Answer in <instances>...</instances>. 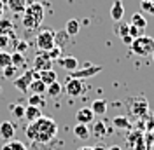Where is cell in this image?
<instances>
[{
    "label": "cell",
    "instance_id": "obj_1",
    "mask_svg": "<svg viewBox=\"0 0 154 150\" xmlns=\"http://www.w3.org/2000/svg\"><path fill=\"white\" fill-rule=\"evenodd\" d=\"M25 133H26L28 140L38 141V143H48V141H51L56 136L58 126H56V122H54V119L42 115L40 119L30 122Z\"/></svg>",
    "mask_w": 154,
    "mask_h": 150
},
{
    "label": "cell",
    "instance_id": "obj_2",
    "mask_svg": "<svg viewBox=\"0 0 154 150\" xmlns=\"http://www.w3.org/2000/svg\"><path fill=\"white\" fill-rule=\"evenodd\" d=\"M42 19H44V7H42V4L33 2V4L26 5V9L23 12V28L37 30L42 23Z\"/></svg>",
    "mask_w": 154,
    "mask_h": 150
},
{
    "label": "cell",
    "instance_id": "obj_3",
    "mask_svg": "<svg viewBox=\"0 0 154 150\" xmlns=\"http://www.w3.org/2000/svg\"><path fill=\"white\" fill-rule=\"evenodd\" d=\"M131 51L137 56H149L154 52V38L149 35H142V37L133 38L131 42Z\"/></svg>",
    "mask_w": 154,
    "mask_h": 150
},
{
    "label": "cell",
    "instance_id": "obj_4",
    "mask_svg": "<svg viewBox=\"0 0 154 150\" xmlns=\"http://www.w3.org/2000/svg\"><path fill=\"white\" fill-rule=\"evenodd\" d=\"M35 46L42 52H48L49 49H53L54 47V32L53 30H48V28L38 32L37 37H35Z\"/></svg>",
    "mask_w": 154,
    "mask_h": 150
},
{
    "label": "cell",
    "instance_id": "obj_5",
    "mask_svg": "<svg viewBox=\"0 0 154 150\" xmlns=\"http://www.w3.org/2000/svg\"><path fill=\"white\" fill-rule=\"evenodd\" d=\"M35 79H38L37 72H35V70H26L25 74L18 75V77L12 80V84H14V87L19 89L21 93H28L30 84H32V80H35Z\"/></svg>",
    "mask_w": 154,
    "mask_h": 150
},
{
    "label": "cell",
    "instance_id": "obj_6",
    "mask_svg": "<svg viewBox=\"0 0 154 150\" xmlns=\"http://www.w3.org/2000/svg\"><path fill=\"white\" fill-rule=\"evenodd\" d=\"M100 72H102V66H93L91 63H84L82 68H77L75 72H70L68 79H79V80H82V79L93 77V75L100 74Z\"/></svg>",
    "mask_w": 154,
    "mask_h": 150
},
{
    "label": "cell",
    "instance_id": "obj_7",
    "mask_svg": "<svg viewBox=\"0 0 154 150\" xmlns=\"http://www.w3.org/2000/svg\"><path fill=\"white\" fill-rule=\"evenodd\" d=\"M32 70H35V72H44V70H53V61L49 59L48 52H38L37 56H35V59H33V68Z\"/></svg>",
    "mask_w": 154,
    "mask_h": 150
},
{
    "label": "cell",
    "instance_id": "obj_8",
    "mask_svg": "<svg viewBox=\"0 0 154 150\" xmlns=\"http://www.w3.org/2000/svg\"><path fill=\"white\" fill-rule=\"evenodd\" d=\"M65 93L68 96H81V94L84 93V82L82 80H79V79H68L67 84H65Z\"/></svg>",
    "mask_w": 154,
    "mask_h": 150
},
{
    "label": "cell",
    "instance_id": "obj_9",
    "mask_svg": "<svg viewBox=\"0 0 154 150\" xmlns=\"http://www.w3.org/2000/svg\"><path fill=\"white\" fill-rule=\"evenodd\" d=\"M14 134H16V128H14L12 122H9V121L0 122V140H4L7 143V141L14 140Z\"/></svg>",
    "mask_w": 154,
    "mask_h": 150
},
{
    "label": "cell",
    "instance_id": "obj_10",
    "mask_svg": "<svg viewBox=\"0 0 154 150\" xmlns=\"http://www.w3.org/2000/svg\"><path fill=\"white\" fill-rule=\"evenodd\" d=\"M75 121H77V124H89V122H93L95 121V113L91 112V108H79L77 110V113H75Z\"/></svg>",
    "mask_w": 154,
    "mask_h": 150
},
{
    "label": "cell",
    "instance_id": "obj_11",
    "mask_svg": "<svg viewBox=\"0 0 154 150\" xmlns=\"http://www.w3.org/2000/svg\"><path fill=\"white\" fill-rule=\"evenodd\" d=\"M125 16V5H123V0H114L112 2V7H110V18L114 21H123Z\"/></svg>",
    "mask_w": 154,
    "mask_h": 150
},
{
    "label": "cell",
    "instance_id": "obj_12",
    "mask_svg": "<svg viewBox=\"0 0 154 150\" xmlns=\"http://www.w3.org/2000/svg\"><path fill=\"white\" fill-rule=\"evenodd\" d=\"M58 61H60V65L63 66V70H67V72H75L79 68V61L74 56H61Z\"/></svg>",
    "mask_w": 154,
    "mask_h": 150
},
{
    "label": "cell",
    "instance_id": "obj_13",
    "mask_svg": "<svg viewBox=\"0 0 154 150\" xmlns=\"http://www.w3.org/2000/svg\"><path fill=\"white\" fill-rule=\"evenodd\" d=\"M40 117H42V112H40L38 106H32V105H26V106H25V119L28 122L37 121Z\"/></svg>",
    "mask_w": 154,
    "mask_h": 150
},
{
    "label": "cell",
    "instance_id": "obj_14",
    "mask_svg": "<svg viewBox=\"0 0 154 150\" xmlns=\"http://www.w3.org/2000/svg\"><path fill=\"white\" fill-rule=\"evenodd\" d=\"M26 5H28V2H26V0H7V7H9L14 14L25 12Z\"/></svg>",
    "mask_w": 154,
    "mask_h": 150
},
{
    "label": "cell",
    "instance_id": "obj_15",
    "mask_svg": "<svg viewBox=\"0 0 154 150\" xmlns=\"http://www.w3.org/2000/svg\"><path fill=\"white\" fill-rule=\"evenodd\" d=\"M131 112H133L135 115H144V113L147 112V101H145L144 96H140V98L135 100L133 106H131Z\"/></svg>",
    "mask_w": 154,
    "mask_h": 150
},
{
    "label": "cell",
    "instance_id": "obj_16",
    "mask_svg": "<svg viewBox=\"0 0 154 150\" xmlns=\"http://www.w3.org/2000/svg\"><path fill=\"white\" fill-rule=\"evenodd\" d=\"M74 134H75L79 140H88L91 136V129L88 128L86 124H75L74 126Z\"/></svg>",
    "mask_w": 154,
    "mask_h": 150
},
{
    "label": "cell",
    "instance_id": "obj_17",
    "mask_svg": "<svg viewBox=\"0 0 154 150\" xmlns=\"http://www.w3.org/2000/svg\"><path fill=\"white\" fill-rule=\"evenodd\" d=\"M38 79L46 86H49V84H53V82L58 80V75L54 70H44V72H38Z\"/></svg>",
    "mask_w": 154,
    "mask_h": 150
},
{
    "label": "cell",
    "instance_id": "obj_18",
    "mask_svg": "<svg viewBox=\"0 0 154 150\" xmlns=\"http://www.w3.org/2000/svg\"><path fill=\"white\" fill-rule=\"evenodd\" d=\"M68 40H70V35H68L65 30H60V32H54V46L61 47L63 49V46H67Z\"/></svg>",
    "mask_w": 154,
    "mask_h": 150
},
{
    "label": "cell",
    "instance_id": "obj_19",
    "mask_svg": "<svg viewBox=\"0 0 154 150\" xmlns=\"http://www.w3.org/2000/svg\"><path fill=\"white\" fill-rule=\"evenodd\" d=\"M46 89H48V86L44 84L40 79L32 80V84L28 87V91H32V94H46Z\"/></svg>",
    "mask_w": 154,
    "mask_h": 150
},
{
    "label": "cell",
    "instance_id": "obj_20",
    "mask_svg": "<svg viewBox=\"0 0 154 150\" xmlns=\"http://www.w3.org/2000/svg\"><path fill=\"white\" fill-rule=\"evenodd\" d=\"M128 30H130V23H125V21H116V25H114V33H116L119 38H123V37H126V35H130V33H128Z\"/></svg>",
    "mask_w": 154,
    "mask_h": 150
},
{
    "label": "cell",
    "instance_id": "obj_21",
    "mask_svg": "<svg viewBox=\"0 0 154 150\" xmlns=\"http://www.w3.org/2000/svg\"><path fill=\"white\" fill-rule=\"evenodd\" d=\"M89 108H91V112L95 115H103L107 112V101L105 100H95Z\"/></svg>",
    "mask_w": 154,
    "mask_h": 150
},
{
    "label": "cell",
    "instance_id": "obj_22",
    "mask_svg": "<svg viewBox=\"0 0 154 150\" xmlns=\"http://www.w3.org/2000/svg\"><path fill=\"white\" fill-rule=\"evenodd\" d=\"M130 25H133V26H137V28H140V30H145L147 19H145L140 12H133V14H131V19H130Z\"/></svg>",
    "mask_w": 154,
    "mask_h": 150
},
{
    "label": "cell",
    "instance_id": "obj_23",
    "mask_svg": "<svg viewBox=\"0 0 154 150\" xmlns=\"http://www.w3.org/2000/svg\"><path fill=\"white\" fill-rule=\"evenodd\" d=\"M79 30H81V23H79V19H68L67 21V26H65V32H67L70 37H74L79 33Z\"/></svg>",
    "mask_w": 154,
    "mask_h": 150
},
{
    "label": "cell",
    "instance_id": "obj_24",
    "mask_svg": "<svg viewBox=\"0 0 154 150\" xmlns=\"http://www.w3.org/2000/svg\"><path fill=\"white\" fill-rule=\"evenodd\" d=\"M93 136H96V138H103L107 134V128H105V124L102 121H95L93 122Z\"/></svg>",
    "mask_w": 154,
    "mask_h": 150
},
{
    "label": "cell",
    "instance_id": "obj_25",
    "mask_svg": "<svg viewBox=\"0 0 154 150\" xmlns=\"http://www.w3.org/2000/svg\"><path fill=\"white\" fill-rule=\"evenodd\" d=\"M11 63H12V66H16V68H23L25 66V63H26V59H25V54L23 52H12L11 54Z\"/></svg>",
    "mask_w": 154,
    "mask_h": 150
},
{
    "label": "cell",
    "instance_id": "obj_26",
    "mask_svg": "<svg viewBox=\"0 0 154 150\" xmlns=\"http://www.w3.org/2000/svg\"><path fill=\"white\" fill-rule=\"evenodd\" d=\"M61 91H63V87H61V84L60 82H53V84L48 86V89H46V93H48V96H51V98H58L60 94H61Z\"/></svg>",
    "mask_w": 154,
    "mask_h": 150
},
{
    "label": "cell",
    "instance_id": "obj_27",
    "mask_svg": "<svg viewBox=\"0 0 154 150\" xmlns=\"http://www.w3.org/2000/svg\"><path fill=\"white\" fill-rule=\"evenodd\" d=\"M28 105H32V106H44L46 105V98H44V94H30L28 98Z\"/></svg>",
    "mask_w": 154,
    "mask_h": 150
},
{
    "label": "cell",
    "instance_id": "obj_28",
    "mask_svg": "<svg viewBox=\"0 0 154 150\" xmlns=\"http://www.w3.org/2000/svg\"><path fill=\"white\" fill-rule=\"evenodd\" d=\"M9 110H11V113H12L14 119H23V117H25V106H23V105L12 103V105H9Z\"/></svg>",
    "mask_w": 154,
    "mask_h": 150
},
{
    "label": "cell",
    "instance_id": "obj_29",
    "mask_svg": "<svg viewBox=\"0 0 154 150\" xmlns=\"http://www.w3.org/2000/svg\"><path fill=\"white\" fill-rule=\"evenodd\" d=\"M11 52L7 51H0V72H4L7 66H11Z\"/></svg>",
    "mask_w": 154,
    "mask_h": 150
},
{
    "label": "cell",
    "instance_id": "obj_30",
    "mask_svg": "<svg viewBox=\"0 0 154 150\" xmlns=\"http://www.w3.org/2000/svg\"><path fill=\"white\" fill-rule=\"evenodd\" d=\"M114 126L116 128H119V129H130L131 128V124H130V121L126 119V117H123V115H117V117H114Z\"/></svg>",
    "mask_w": 154,
    "mask_h": 150
},
{
    "label": "cell",
    "instance_id": "obj_31",
    "mask_svg": "<svg viewBox=\"0 0 154 150\" xmlns=\"http://www.w3.org/2000/svg\"><path fill=\"white\" fill-rule=\"evenodd\" d=\"M12 33V23L9 19H0V35H9Z\"/></svg>",
    "mask_w": 154,
    "mask_h": 150
},
{
    "label": "cell",
    "instance_id": "obj_32",
    "mask_svg": "<svg viewBox=\"0 0 154 150\" xmlns=\"http://www.w3.org/2000/svg\"><path fill=\"white\" fill-rule=\"evenodd\" d=\"M61 54H63V49H61V47H58V46H54L53 49H49V51H48V56H49V59H51V61H56V59H60V58H61Z\"/></svg>",
    "mask_w": 154,
    "mask_h": 150
},
{
    "label": "cell",
    "instance_id": "obj_33",
    "mask_svg": "<svg viewBox=\"0 0 154 150\" xmlns=\"http://www.w3.org/2000/svg\"><path fill=\"white\" fill-rule=\"evenodd\" d=\"M2 74H4V79H9V80H14V79L18 77V68L11 65V66H7V68H5V70L2 72Z\"/></svg>",
    "mask_w": 154,
    "mask_h": 150
},
{
    "label": "cell",
    "instance_id": "obj_34",
    "mask_svg": "<svg viewBox=\"0 0 154 150\" xmlns=\"http://www.w3.org/2000/svg\"><path fill=\"white\" fill-rule=\"evenodd\" d=\"M140 9L154 16V0H142L140 2Z\"/></svg>",
    "mask_w": 154,
    "mask_h": 150
},
{
    "label": "cell",
    "instance_id": "obj_35",
    "mask_svg": "<svg viewBox=\"0 0 154 150\" xmlns=\"http://www.w3.org/2000/svg\"><path fill=\"white\" fill-rule=\"evenodd\" d=\"M128 33H130V37H131V38H137V37H142V35H145L144 30L137 28V26H133V25H130V30H128Z\"/></svg>",
    "mask_w": 154,
    "mask_h": 150
},
{
    "label": "cell",
    "instance_id": "obj_36",
    "mask_svg": "<svg viewBox=\"0 0 154 150\" xmlns=\"http://www.w3.org/2000/svg\"><path fill=\"white\" fill-rule=\"evenodd\" d=\"M9 145H11V148H12V150H25V148H26V147H25V143H23V141H19V140H11Z\"/></svg>",
    "mask_w": 154,
    "mask_h": 150
},
{
    "label": "cell",
    "instance_id": "obj_37",
    "mask_svg": "<svg viewBox=\"0 0 154 150\" xmlns=\"http://www.w3.org/2000/svg\"><path fill=\"white\" fill-rule=\"evenodd\" d=\"M28 49V44L25 42V40H18V44H16V51L18 52H25Z\"/></svg>",
    "mask_w": 154,
    "mask_h": 150
},
{
    "label": "cell",
    "instance_id": "obj_38",
    "mask_svg": "<svg viewBox=\"0 0 154 150\" xmlns=\"http://www.w3.org/2000/svg\"><path fill=\"white\" fill-rule=\"evenodd\" d=\"M7 44H9V35H0V51H5Z\"/></svg>",
    "mask_w": 154,
    "mask_h": 150
},
{
    "label": "cell",
    "instance_id": "obj_39",
    "mask_svg": "<svg viewBox=\"0 0 154 150\" xmlns=\"http://www.w3.org/2000/svg\"><path fill=\"white\" fill-rule=\"evenodd\" d=\"M121 40H123V44H126V46H131V42H133V38L130 37V35H126V37H123Z\"/></svg>",
    "mask_w": 154,
    "mask_h": 150
},
{
    "label": "cell",
    "instance_id": "obj_40",
    "mask_svg": "<svg viewBox=\"0 0 154 150\" xmlns=\"http://www.w3.org/2000/svg\"><path fill=\"white\" fill-rule=\"evenodd\" d=\"M93 150H107L105 145H96V147H93Z\"/></svg>",
    "mask_w": 154,
    "mask_h": 150
},
{
    "label": "cell",
    "instance_id": "obj_41",
    "mask_svg": "<svg viewBox=\"0 0 154 150\" xmlns=\"http://www.w3.org/2000/svg\"><path fill=\"white\" fill-rule=\"evenodd\" d=\"M2 150H12V148H11V145H9V141H7V143H4V147H2Z\"/></svg>",
    "mask_w": 154,
    "mask_h": 150
},
{
    "label": "cell",
    "instance_id": "obj_42",
    "mask_svg": "<svg viewBox=\"0 0 154 150\" xmlns=\"http://www.w3.org/2000/svg\"><path fill=\"white\" fill-rule=\"evenodd\" d=\"M4 14V0H0V16Z\"/></svg>",
    "mask_w": 154,
    "mask_h": 150
},
{
    "label": "cell",
    "instance_id": "obj_43",
    "mask_svg": "<svg viewBox=\"0 0 154 150\" xmlns=\"http://www.w3.org/2000/svg\"><path fill=\"white\" fill-rule=\"evenodd\" d=\"M107 150H121V147H117V145H112V147H109Z\"/></svg>",
    "mask_w": 154,
    "mask_h": 150
},
{
    "label": "cell",
    "instance_id": "obj_44",
    "mask_svg": "<svg viewBox=\"0 0 154 150\" xmlns=\"http://www.w3.org/2000/svg\"><path fill=\"white\" fill-rule=\"evenodd\" d=\"M77 150H93V147H81V148H77Z\"/></svg>",
    "mask_w": 154,
    "mask_h": 150
},
{
    "label": "cell",
    "instance_id": "obj_45",
    "mask_svg": "<svg viewBox=\"0 0 154 150\" xmlns=\"http://www.w3.org/2000/svg\"><path fill=\"white\" fill-rule=\"evenodd\" d=\"M151 56H152V61H154V52H152V54H151Z\"/></svg>",
    "mask_w": 154,
    "mask_h": 150
},
{
    "label": "cell",
    "instance_id": "obj_46",
    "mask_svg": "<svg viewBox=\"0 0 154 150\" xmlns=\"http://www.w3.org/2000/svg\"><path fill=\"white\" fill-rule=\"evenodd\" d=\"M25 150H28V148H25Z\"/></svg>",
    "mask_w": 154,
    "mask_h": 150
}]
</instances>
